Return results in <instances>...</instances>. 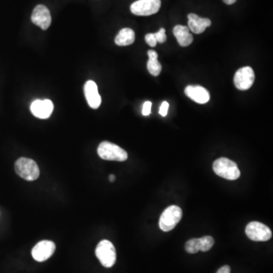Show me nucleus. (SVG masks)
Wrapping results in <instances>:
<instances>
[{
	"instance_id": "1",
	"label": "nucleus",
	"mask_w": 273,
	"mask_h": 273,
	"mask_svg": "<svg viewBox=\"0 0 273 273\" xmlns=\"http://www.w3.org/2000/svg\"><path fill=\"white\" fill-rule=\"evenodd\" d=\"M212 168L216 174L227 180H236L241 176L238 165L232 160L225 157L216 160Z\"/></svg>"
},
{
	"instance_id": "2",
	"label": "nucleus",
	"mask_w": 273,
	"mask_h": 273,
	"mask_svg": "<svg viewBox=\"0 0 273 273\" xmlns=\"http://www.w3.org/2000/svg\"><path fill=\"white\" fill-rule=\"evenodd\" d=\"M15 172L25 180L33 182L40 176V169L34 160L21 157L15 163Z\"/></svg>"
},
{
	"instance_id": "3",
	"label": "nucleus",
	"mask_w": 273,
	"mask_h": 273,
	"mask_svg": "<svg viewBox=\"0 0 273 273\" xmlns=\"http://www.w3.org/2000/svg\"><path fill=\"white\" fill-rule=\"evenodd\" d=\"M98 153L101 159L109 161L124 162L128 159V153L116 144L103 141L98 148Z\"/></svg>"
},
{
	"instance_id": "4",
	"label": "nucleus",
	"mask_w": 273,
	"mask_h": 273,
	"mask_svg": "<svg viewBox=\"0 0 273 273\" xmlns=\"http://www.w3.org/2000/svg\"><path fill=\"white\" fill-rule=\"evenodd\" d=\"M182 215V209L179 206L174 205L169 206L167 209H165L160 217L159 222L160 229L165 232L170 231L181 221Z\"/></svg>"
},
{
	"instance_id": "5",
	"label": "nucleus",
	"mask_w": 273,
	"mask_h": 273,
	"mask_svg": "<svg viewBox=\"0 0 273 273\" xmlns=\"http://www.w3.org/2000/svg\"><path fill=\"white\" fill-rule=\"evenodd\" d=\"M96 256L104 267L111 268L116 261V251L112 242L103 240L96 248Z\"/></svg>"
},
{
	"instance_id": "6",
	"label": "nucleus",
	"mask_w": 273,
	"mask_h": 273,
	"mask_svg": "<svg viewBox=\"0 0 273 273\" xmlns=\"http://www.w3.org/2000/svg\"><path fill=\"white\" fill-rule=\"evenodd\" d=\"M161 7V0H138L131 6V12L138 16H149L157 13Z\"/></svg>"
},
{
	"instance_id": "7",
	"label": "nucleus",
	"mask_w": 273,
	"mask_h": 273,
	"mask_svg": "<svg viewBox=\"0 0 273 273\" xmlns=\"http://www.w3.org/2000/svg\"><path fill=\"white\" fill-rule=\"evenodd\" d=\"M245 233L249 239L255 241H267L272 236L270 228L259 222H250L246 227Z\"/></svg>"
},
{
	"instance_id": "8",
	"label": "nucleus",
	"mask_w": 273,
	"mask_h": 273,
	"mask_svg": "<svg viewBox=\"0 0 273 273\" xmlns=\"http://www.w3.org/2000/svg\"><path fill=\"white\" fill-rule=\"evenodd\" d=\"M255 80V71L250 66L238 70L235 74L234 84L240 90H247L253 85Z\"/></svg>"
},
{
	"instance_id": "9",
	"label": "nucleus",
	"mask_w": 273,
	"mask_h": 273,
	"mask_svg": "<svg viewBox=\"0 0 273 273\" xmlns=\"http://www.w3.org/2000/svg\"><path fill=\"white\" fill-rule=\"evenodd\" d=\"M55 250V243L48 240H44L40 241L34 246L31 251V255L36 261L44 262L50 258Z\"/></svg>"
},
{
	"instance_id": "10",
	"label": "nucleus",
	"mask_w": 273,
	"mask_h": 273,
	"mask_svg": "<svg viewBox=\"0 0 273 273\" xmlns=\"http://www.w3.org/2000/svg\"><path fill=\"white\" fill-rule=\"evenodd\" d=\"M31 21L44 31L48 29L52 22L51 15L48 8L44 5L36 6L31 15Z\"/></svg>"
},
{
	"instance_id": "11",
	"label": "nucleus",
	"mask_w": 273,
	"mask_h": 273,
	"mask_svg": "<svg viewBox=\"0 0 273 273\" xmlns=\"http://www.w3.org/2000/svg\"><path fill=\"white\" fill-rule=\"evenodd\" d=\"M53 103L50 100H36L31 106V111L36 118L46 120L50 118L53 111Z\"/></svg>"
},
{
	"instance_id": "12",
	"label": "nucleus",
	"mask_w": 273,
	"mask_h": 273,
	"mask_svg": "<svg viewBox=\"0 0 273 273\" xmlns=\"http://www.w3.org/2000/svg\"><path fill=\"white\" fill-rule=\"evenodd\" d=\"M86 100L90 108L98 109L101 105V96L98 92V87L93 81L86 82L84 87Z\"/></svg>"
},
{
	"instance_id": "13",
	"label": "nucleus",
	"mask_w": 273,
	"mask_h": 273,
	"mask_svg": "<svg viewBox=\"0 0 273 273\" xmlns=\"http://www.w3.org/2000/svg\"><path fill=\"white\" fill-rule=\"evenodd\" d=\"M185 93L190 99L200 104H205L210 99L209 92L201 86L189 85L185 88Z\"/></svg>"
},
{
	"instance_id": "14",
	"label": "nucleus",
	"mask_w": 273,
	"mask_h": 273,
	"mask_svg": "<svg viewBox=\"0 0 273 273\" xmlns=\"http://www.w3.org/2000/svg\"><path fill=\"white\" fill-rule=\"evenodd\" d=\"M188 17L189 30L194 34H202L206 28L211 25V21L209 18L199 17L196 14H189Z\"/></svg>"
},
{
	"instance_id": "15",
	"label": "nucleus",
	"mask_w": 273,
	"mask_h": 273,
	"mask_svg": "<svg viewBox=\"0 0 273 273\" xmlns=\"http://www.w3.org/2000/svg\"><path fill=\"white\" fill-rule=\"evenodd\" d=\"M173 34L181 47H188L193 42V36L190 34L188 27L176 25L173 29Z\"/></svg>"
},
{
	"instance_id": "16",
	"label": "nucleus",
	"mask_w": 273,
	"mask_h": 273,
	"mask_svg": "<svg viewBox=\"0 0 273 273\" xmlns=\"http://www.w3.org/2000/svg\"><path fill=\"white\" fill-rule=\"evenodd\" d=\"M135 34L131 28H123L121 30L115 39V44L120 47L129 46L134 42Z\"/></svg>"
},
{
	"instance_id": "17",
	"label": "nucleus",
	"mask_w": 273,
	"mask_h": 273,
	"mask_svg": "<svg viewBox=\"0 0 273 273\" xmlns=\"http://www.w3.org/2000/svg\"><path fill=\"white\" fill-rule=\"evenodd\" d=\"M149 60L147 62V70L153 76H158L162 71V66L158 61V54L154 50H149Z\"/></svg>"
},
{
	"instance_id": "18",
	"label": "nucleus",
	"mask_w": 273,
	"mask_h": 273,
	"mask_svg": "<svg viewBox=\"0 0 273 273\" xmlns=\"http://www.w3.org/2000/svg\"><path fill=\"white\" fill-rule=\"evenodd\" d=\"M199 241L200 250L202 252H206L210 250L215 243L213 238L211 237V236H204V237L199 239Z\"/></svg>"
},
{
	"instance_id": "19",
	"label": "nucleus",
	"mask_w": 273,
	"mask_h": 273,
	"mask_svg": "<svg viewBox=\"0 0 273 273\" xmlns=\"http://www.w3.org/2000/svg\"><path fill=\"white\" fill-rule=\"evenodd\" d=\"M185 250L189 254H197L200 250L199 239H193L189 240L185 244Z\"/></svg>"
},
{
	"instance_id": "20",
	"label": "nucleus",
	"mask_w": 273,
	"mask_h": 273,
	"mask_svg": "<svg viewBox=\"0 0 273 273\" xmlns=\"http://www.w3.org/2000/svg\"><path fill=\"white\" fill-rule=\"evenodd\" d=\"M154 36H155L157 43H160V44H163V43L166 42V38H167L166 35V30L164 28H161L158 32L154 34Z\"/></svg>"
},
{
	"instance_id": "21",
	"label": "nucleus",
	"mask_w": 273,
	"mask_h": 273,
	"mask_svg": "<svg viewBox=\"0 0 273 273\" xmlns=\"http://www.w3.org/2000/svg\"><path fill=\"white\" fill-rule=\"evenodd\" d=\"M145 41L147 44L151 47H154L157 46V41L155 40L154 34H147L146 35Z\"/></svg>"
},
{
	"instance_id": "22",
	"label": "nucleus",
	"mask_w": 273,
	"mask_h": 273,
	"mask_svg": "<svg viewBox=\"0 0 273 273\" xmlns=\"http://www.w3.org/2000/svg\"><path fill=\"white\" fill-rule=\"evenodd\" d=\"M151 108H152V103L150 101H147L144 103V106H143L142 109V114L145 116L150 115V112H151Z\"/></svg>"
},
{
	"instance_id": "23",
	"label": "nucleus",
	"mask_w": 273,
	"mask_h": 273,
	"mask_svg": "<svg viewBox=\"0 0 273 273\" xmlns=\"http://www.w3.org/2000/svg\"><path fill=\"white\" fill-rule=\"evenodd\" d=\"M169 103L166 102V101H164V102L162 103L161 106H160V112H159L162 116H166V115L168 114V110H169Z\"/></svg>"
},
{
	"instance_id": "24",
	"label": "nucleus",
	"mask_w": 273,
	"mask_h": 273,
	"mask_svg": "<svg viewBox=\"0 0 273 273\" xmlns=\"http://www.w3.org/2000/svg\"><path fill=\"white\" fill-rule=\"evenodd\" d=\"M217 273H231V268L228 266H222Z\"/></svg>"
},
{
	"instance_id": "25",
	"label": "nucleus",
	"mask_w": 273,
	"mask_h": 273,
	"mask_svg": "<svg viewBox=\"0 0 273 273\" xmlns=\"http://www.w3.org/2000/svg\"><path fill=\"white\" fill-rule=\"evenodd\" d=\"M237 0H223L224 3L227 5H232L236 3Z\"/></svg>"
},
{
	"instance_id": "26",
	"label": "nucleus",
	"mask_w": 273,
	"mask_h": 273,
	"mask_svg": "<svg viewBox=\"0 0 273 273\" xmlns=\"http://www.w3.org/2000/svg\"><path fill=\"white\" fill-rule=\"evenodd\" d=\"M109 181H110L111 182H113L114 181H115V176H113V174H111V176H109Z\"/></svg>"
}]
</instances>
